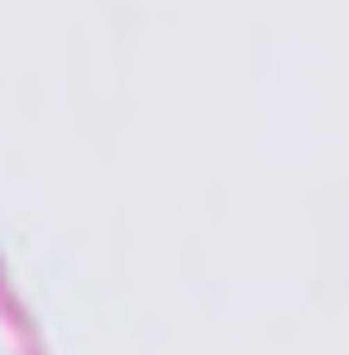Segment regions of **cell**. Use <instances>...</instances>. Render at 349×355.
Listing matches in <instances>:
<instances>
[]
</instances>
